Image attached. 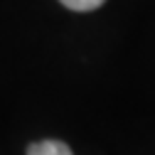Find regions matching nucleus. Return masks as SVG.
Segmentation results:
<instances>
[{
	"mask_svg": "<svg viewBox=\"0 0 155 155\" xmlns=\"http://www.w3.org/2000/svg\"><path fill=\"white\" fill-rule=\"evenodd\" d=\"M27 155H74V153L62 140H40L27 148Z\"/></svg>",
	"mask_w": 155,
	"mask_h": 155,
	"instance_id": "f257e3e1",
	"label": "nucleus"
},
{
	"mask_svg": "<svg viewBox=\"0 0 155 155\" xmlns=\"http://www.w3.org/2000/svg\"><path fill=\"white\" fill-rule=\"evenodd\" d=\"M59 3L69 10H76V12H89V10H96L101 8L106 0H59Z\"/></svg>",
	"mask_w": 155,
	"mask_h": 155,
	"instance_id": "f03ea898",
	"label": "nucleus"
}]
</instances>
